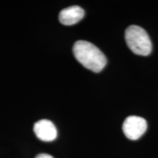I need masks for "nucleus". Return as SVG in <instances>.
<instances>
[{"label": "nucleus", "instance_id": "f257e3e1", "mask_svg": "<svg viewBox=\"0 0 158 158\" xmlns=\"http://www.w3.org/2000/svg\"><path fill=\"white\" fill-rule=\"evenodd\" d=\"M73 51L76 59L83 66L94 73L100 72L107 63L103 53L88 41H77L73 45Z\"/></svg>", "mask_w": 158, "mask_h": 158}, {"label": "nucleus", "instance_id": "f03ea898", "mask_svg": "<svg viewBox=\"0 0 158 158\" xmlns=\"http://www.w3.org/2000/svg\"><path fill=\"white\" fill-rule=\"evenodd\" d=\"M124 37L127 46L134 54L148 56L152 52L151 40L142 27L137 25L130 26L126 29Z\"/></svg>", "mask_w": 158, "mask_h": 158}, {"label": "nucleus", "instance_id": "7ed1b4c3", "mask_svg": "<svg viewBox=\"0 0 158 158\" xmlns=\"http://www.w3.org/2000/svg\"><path fill=\"white\" fill-rule=\"evenodd\" d=\"M147 129L145 118L138 116H129L122 124V130L126 137L130 140H138Z\"/></svg>", "mask_w": 158, "mask_h": 158}, {"label": "nucleus", "instance_id": "20e7f679", "mask_svg": "<svg viewBox=\"0 0 158 158\" xmlns=\"http://www.w3.org/2000/svg\"><path fill=\"white\" fill-rule=\"evenodd\" d=\"M34 132L40 140L45 142L54 141L57 137V130L52 122L41 119L34 125Z\"/></svg>", "mask_w": 158, "mask_h": 158}, {"label": "nucleus", "instance_id": "39448f33", "mask_svg": "<svg viewBox=\"0 0 158 158\" xmlns=\"http://www.w3.org/2000/svg\"><path fill=\"white\" fill-rule=\"evenodd\" d=\"M84 16V10L79 6L74 5L63 9L59 13V19L61 23L65 26L76 24Z\"/></svg>", "mask_w": 158, "mask_h": 158}, {"label": "nucleus", "instance_id": "423d86ee", "mask_svg": "<svg viewBox=\"0 0 158 158\" xmlns=\"http://www.w3.org/2000/svg\"><path fill=\"white\" fill-rule=\"evenodd\" d=\"M35 158H54V157L48 154H40V155H37V157Z\"/></svg>", "mask_w": 158, "mask_h": 158}]
</instances>
